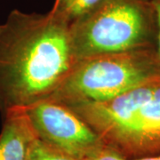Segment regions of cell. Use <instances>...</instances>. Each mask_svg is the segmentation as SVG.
Instances as JSON below:
<instances>
[{
  "mask_svg": "<svg viewBox=\"0 0 160 160\" xmlns=\"http://www.w3.org/2000/svg\"><path fill=\"white\" fill-rule=\"evenodd\" d=\"M76 62L68 24L50 12H11L0 25V111L51 96Z\"/></svg>",
  "mask_w": 160,
  "mask_h": 160,
  "instance_id": "obj_1",
  "label": "cell"
},
{
  "mask_svg": "<svg viewBox=\"0 0 160 160\" xmlns=\"http://www.w3.org/2000/svg\"><path fill=\"white\" fill-rule=\"evenodd\" d=\"M68 107L124 158L160 155V73L109 101Z\"/></svg>",
  "mask_w": 160,
  "mask_h": 160,
  "instance_id": "obj_2",
  "label": "cell"
},
{
  "mask_svg": "<svg viewBox=\"0 0 160 160\" xmlns=\"http://www.w3.org/2000/svg\"><path fill=\"white\" fill-rule=\"evenodd\" d=\"M159 73V57L151 47L85 58L48 99L66 106L105 102Z\"/></svg>",
  "mask_w": 160,
  "mask_h": 160,
  "instance_id": "obj_3",
  "label": "cell"
},
{
  "mask_svg": "<svg viewBox=\"0 0 160 160\" xmlns=\"http://www.w3.org/2000/svg\"><path fill=\"white\" fill-rule=\"evenodd\" d=\"M77 61L85 58L151 47L157 36L153 5L142 0H103L70 27Z\"/></svg>",
  "mask_w": 160,
  "mask_h": 160,
  "instance_id": "obj_4",
  "label": "cell"
},
{
  "mask_svg": "<svg viewBox=\"0 0 160 160\" xmlns=\"http://www.w3.org/2000/svg\"><path fill=\"white\" fill-rule=\"evenodd\" d=\"M21 109L40 140L78 159L104 146L97 133L62 103L46 98Z\"/></svg>",
  "mask_w": 160,
  "mask_h": 160,
  "instance_id": "obj_5",
  "label": "cell"
},
{
  "mask_svg": "<svg viewBox=\"0 0 160 160\" xmlns=\"http://www.w3.org/2000/svg\"><path fill=\"white\" fill-rule=\"evenodd\" d=\"M0 134V160H28L38 135L22 109L6 112Z\"/></svg>",
  "mask_w": 160,
  "mask_h": 160,
  "instance_id": "obj_6",
  "label": "cell"
},
{
  "mask_svg": "<svg viewBox=\"0 0 160 160\" xmlns=\"http://www.w3.org/2000/svg\"><path fill=\"white\" fill-rule=\"evenodd\" d=\"M103 0H55L49 12L69 27L95 9Z\"/></svg>",
  "mask_w": 160,
  "mask_h": 160,
  "instance_id": "obj_7",
  "label": "cell"
},
{
  "mask_svg": "<svg viewBox=\"0 0 160 160\" xmlns=\"http://www.w3.org/2000/svg\"><path fill=\"white\" fill-rule=\"evenodd\" d=\"M28 160H81L38 138L29 151Z\"/></svg>",
  "mask_w": 160,
  "mask_h": 160,
  "instance_id": "obj_8",
  "label": "cell"
},
{
  "mask_svg": "<svg viewBox=\"0 0 160 160\" xmlns=\"http://www.w3.org/2000/svg\"><path fill=\"white\" fill-rule=\"evenodd\" d=\"M81 160H124V158L115 150L104 145L93 150Z\"/></svg>",
  "mask_w": 160,
  "mask_h": 160,
  "instance_id": "obj_9",
  "label": "cell"
},
{
  "mask_svg": "<svg viewBox=\"0 0 160 160\" xmlns=\"http://www.w3.org/2000/svg\"><path fill=\"white\" fill-rule=\"evenodd\" d=\"M151 4L154 7L157 20V38H158V54L160 60V0H152Z\"/></svg>",
  "mask_w": 160,
  "mask_h": 160,
  "instance_id": "obj_10",
  "label": "cell"
},
{
  "mask_svg": "<svg viewBox=\"0 0 160 160\" xmlns=\"http://www.w3.org/2000/svg\"><path fill=\"white\" fill-rule=\"evenodd\" d=\"M124 160H160V155L149 156V157H143V158H133V159H126V158H124Z\"/></svg>",
  "mask_w": 160,
  "mask_h": 160,
  "instance_id": "obj_11",
  "label": "cell"
},
{
  "mask_svg": "<svg viewBox=\"0 0 160 160\" xmlns=\"http://www.w3.org/2000/svg\"><path fill=\"white\" fill-rule=\"evenodd\" d=\"M142 1H145V2H150V3H151L152 0H142Z\"/></svg>",
  "mask_w": 160,
  "mask_h": 160,
  "instance_id": "obj_12",
  "label": "cell"
}]
</instances>
